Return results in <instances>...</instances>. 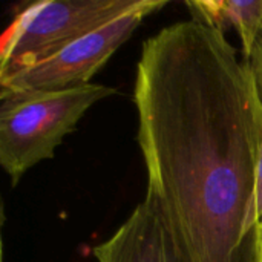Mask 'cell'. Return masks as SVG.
Instances as JSON below:
<instances>
[{"label":"cell","instance_id":"6","mask_svg":"<svg viewBox=\"0 0 262 262\" xmlns=\"http://www.w3.org/2000/svg\"><path fill=\"white\" fill-rule=\"evenodd\" d=\"M193 20L206 23L220 32L235 28L243 43L244 61L250 60L256 40L262 34V0H195L186 2Z\"/></svg>","mask_w":262,"mask_h":262},{"label":"cell","instance_id":"1","mask_svg":"<svg viewBox=\"0 0 262 262\" xmlns=\"http://www.w3.org/2000/svg\"><path fill=\"white\" fill-rule=\"evenodd\" d=\"M258 88L223 32L177 21L143 43L134 101L147 198L181 262H259Z\"/></svg>","mask_w":262,"mask_h":262},{"label":"cell","instance_id":"9","mask_svg":"<svg viewBox=\"0 0 262 262\" xmlns=\"http://www.w3.org/2000/svg\"><path fill=\"white\" fill-rule=\"evenodd\" d=\"M259 262H262V223H261V241H259Z\"/></svg>","mask_w":262,"mask_h":262},{"label":"cell","instance_id":"5","mask_svg":"<svg viewBox=\"0 0 262 262\" xmlns=\"http://www.w3.org/2000/svg\"><path fill=\"white\" fill-rule=\"evenodd\" d=\"M97 262H181L154 203L146 196L104 243L94 247Z\"/></svg>","mask_w":262,"mask_h":262},{"label":"cell","instance_id":"4","mask_svg":"<svg viewBox=\"0 0 262 262\" xmlns=\"http://www.w3.org/2000/svg\"><path fill=\"white\" fill-rule=\"evenodd\" d=\"M166 0H140L138 6L86 34L37 63L0 72V86L18 92H54L91 84V78L130 37L141 20L164 8Z\"/></svg>","mask_w":262,"mask_h":262},{"label":"cell","instance_id":"3","mask_svg":"<svg viewBox=\"0 0 262 262\" xmlns=\"http://www.w3.org/2000/svg\"><path fill=\"white\" fill-rule=\"evenodd\" d=\"M140 0H49L26 6L2 43L0 72L45 60L137 8Z\"/></svg>","mask_w":262,"mask_h":262},{"label":"cell","instance_id":"2","mask_svg":"<svg viewBox=\"0 0 262 262\" xmlns=\"http://www.w3.org/2000/svg\"><path fill=\"white\" fill-rule=\"evenodd\" d=\"M117 91L104 84L54 92H0V164L12 186L35 164L54 157L81 117Z\"/></svg>","mask_w":262,"mask_h":262},{"label":"cell","instance_id":"7","mask_svg":"<svg viewBox=\"0 0 262 262\" xmlns=\"http://www.w3.org/2000/svg\"><path fill=\"white\" fill-rule=\"evenodd\" d=\"M255 120H256V207L262 223V101L259 95L255 106Z\"/></svg>","mask_w":262,"mask_h":262},{"label":"cell","instance_id":"8","mask_svg":"<svg viewBox=\"0 0 262 262\" xmlns=\"http://www.w3.org/2000/svg\"><path fill=\"white\" fill-rule=\"evenodd\" d=\"M249 63H250V68H252V72H253V77L256 81V88H258V92H259L262 101V34L256 40V45L253 48V52L250 55Z\"/></svg>","mask_w":262,"mask_h":262}]
</instances>
